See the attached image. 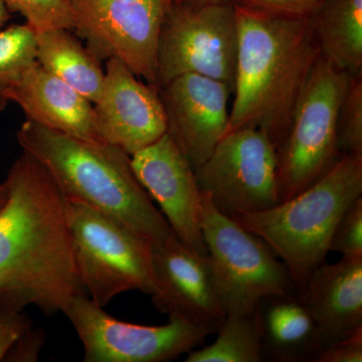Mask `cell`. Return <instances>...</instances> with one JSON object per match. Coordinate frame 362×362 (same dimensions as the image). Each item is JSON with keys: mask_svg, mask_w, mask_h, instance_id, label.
<instances>
[{"mask_svg": "<svg viewBox=\"0 0 362 362\" xmlns=\"http://www.w3.org/2000/svg\"><path fill=\"white\" fill-rule=\"evenodd\" d=\"M6 181L8 197L0 211V303L20 310L33 305L47 315L64 312L74 298L86 294L66 195L25 152Z\"/></svg>", "mask_w": 362, "mask_h": 362, "instance_id": "6da1fadb", "label": "cell"}, {"mask_svg": "<svg viewBox=\"0 0 362 362\" xmlns=\"http://www.w3.org/2000/svg\"><path fill=\"white\" fill-rule=\"evenodd\" d=\"M238 54L226 133L265 132L279 148L321 52L309 18H288L235 6ZM225 134V135H226Z\"/></svg>", "mask_w": 362, "mask_h": 362, "instance_id": "7a4b0ae2", "label": "cell"}, {"mask_svg": "<svg viewBox=\"0 0 362 362\" xmlns=\"http://www.w3.org/2000/svg\"><path fill=\"white\" fill-rule=\"evenodd\" d=\"M66 197L106 214L150 243L175 233L136 177L131 156L113 145L64 134L26 120L16 132Z\"/></svg>", "mask_w": 362, "mask_h": 362, "instance_id": "3957f363", "label": "cell"}, {"mask_svg": "<svg viewBox=\"0 0 362 362\" xmlns=\"http://www.w3.org/2000/svg\"><path fill=\"white\" fill-rule=\"evenodd\" d=\"M361 195L362 156H343L329 173L291 199L230 218L265 240L284 264L298 295L330 252L337 221Z\"/></svg>", "mask_w": 362, "mask_h": 362, "instance_id": "277c9868", "label": "cell"}, {"mask_svg": "<svg viewBox=\"0 0 362 362\" xmlns=\"http://www.w3.org/2000/svg\"><path fill=\"white\" fill-rule=\"evenodd\" d=\"M350 78L322 54L314 64L277 149L279 202L303 192L341 159L338 115Z\"/></svg>", "mask_w": 362, "mask_h": 362, "instance_id": "5b68a950", "label": "cell"}, {"mask_svg": "<svg viewBox=\"0 0 362 362\" xmlns=\"http://www.w3.org/2000/svg\"><path fill=\"white\" fill-rule=\"evenodd\" d=\"M202 230L226 315L251 313L273 298L297 296L287 269L265 240L221 213L204 194Z\"/></svg>", "mask_w": 362, "mask_h": 362, "instance_id": "8992f818", "label": "cell"}, {"mask_svg": "<svg viewBox=\"0 0 362 362\" xmlns=\"http://www.w3.org/2000/svg\"><path fill=\"white\" fill-rule=\"evenodd\" d=\"M81 284L93 302L105 307L131 290L154 296L152 243L83 202L66 197Z\"/></svg>", "mask_w": 362, "mask_h": 362, "instance_id": "52a82bcc", "label": "cell"}, {"mask_svg": "<svg viewBox=\"0 0 362 362\" xmlns=\"http://www.w3.org/2000/svg\"><path fill=\"white\" fill-rule=\"evenodd\" d=\"M238 25L233 4H171L159 35L158 90L173 78L197 74L235 86Z\"/></svg>", "mask_w": 362, "mask_h": 362, "instance_id": "ba28073f", "label": "cell"}, {"mask_svg": "<svg viewBox=\"0 0 362 362\" xmlns=\"http://www.w3.org/2000/svg\"><path fill=\"white\" fill-rule=\"evenodd\" d=\"M75 328L85 362H166L188 354L216 332L211 326L169 316L168 324L145 326L117 320L88 295L63 312Z\"/></svg>", "mask_w": 362, "mask_h": 362, "instance_id": "9c48e42d", "label": "cell"}, {"mask_svg": "<svg viewBox=\"0 0 362 362\" xmlns=\"http://www.w3.org/2000/svg\"><path fill=\"white\" fill-rule=\"evenodd\" d=\"M277 149L252 127L226 133L195 173L202 194L226 216L258 213L279 204Z\"/></svg>", "mask_w": 362, "mask_h": 362, "instance_id": "30bf717a", "label": "cell"}, {"mask_svg": "<svg viewBox=\"0 0 362 362\" xmlns=\"http://www.w3.org/2000/svg\"><path fill=\"white\" fill-rule=\"evenodd\" d=\"M74 28L101 59H117L157 87L156 59L170 0H69Z\"/></svg>", "mask_w": 362, "mask_h": 362, "instance_id": "8fae6325", "label": "cell"}, {"mask_svg": "<svg viewBox=\"0 0 362 362\" xmlns=\"http://www.w3.org/2000/svg\"><path fill=\"white\" fill-rule=\"evenodd\" d=\"M93 106L99 141L130 156L168 131L158 90L117 59L107 61L103 87Z\"/></svg>", "mask_w": 362, "mask_h": 362, "instance_id": "7c38bea8", "label": "cell"}, {"mask_svg": "<svg viewBox=\"0 0 362 362\" xmlns=\"http://www.w3.org/2000/svg\"><path fill=\"white\" fill-rule=\"evenodd\" d=\"M158 92L165 112L166 133L197 171L226 134L233 90L214 78L187 74Z\"/></svg>", "mask_w": 362, "mask_h": 362, "instance_id": "4fadbf2b", "label": "cell"}, {"mask_svg": "<svg viewBox=\"0 0 362 362\" xmlns=\"http://www.w3.org/2000/svg\"><path fill=\"white\" fill-rule=\"evenodd\" d=\"M136 177L160 206L177 239L206 256L202 237V194L194 168L165 133L131 156Z\"/></svg>", "mask_w": 362, "mask_h": 362, "instance_id": "5bb4252c", "label": "cell"}, {"mask_svg": "<svg viewBox=\"0 0 362 362\" xmlns=\"http://www.w3.org/2000/svg\"><path fill=\"white\" fill-rule=\"evenodd\" d=\"M157 310L218 330L226 312L206 256L185 246L176 235L152 244Z\"/></svg>", "mask_w": 362, "mask_h": 362, "instance_id": "9a60e30c", "label": "cell"}, {"mask_svg": "<svg viewBox=\"0 0 362 362\" xmlns=\"http://www.w3.org/2000/svg\"><path fill=\"white\" fill-rule=\"evenodd\" d=\"M297 298L313 322L318 354L362 328V255L321 264Z\"/></svg>", "mask_w": 362, "mask_h": 362, "instance_id": "2e32d148", "label": "cell"}, {"mask_svg": "<svg viewBox=\"0 0 362 362\" xmlns=\"http://www.w3.org/2000/svg\"><path fill=\"white\" fill-rule=\"evenodd\" d=\"M7 98L21 107L26 120L81 139L99 141L92 102L37 61L26 69Z\"/></svg>", "mask_w": 362, "mask_h": 362, "instance_id": "e0dca14e", "label": "cell"}, {"mask_svg": "<svg viewBox=\"0 0 362 362\" xmlns=\"http://www.w3.org/2000/svg\"><path fill=\"white\" fill-rule=\"evenodd\" d=\"M262 358L314 361L318 356L313 322L297 296L262 302Z\"/></svg>", "mask_w": 362, "mask_h": 362, "instance_id": "ac0fdd59", "label": "cell"}, {"mask_svg": "<svg viewBox=\"0 0 362 362\" xmlns=\"http://www.w3.org/2000/svg\"><path fill=\"white\" fill-rule=\"evenodd\" d=\"M321 54L354 76L362 71V0H326L310 18Z\"/></svg>", "mask_w": 362, "mask_h": 362, "instance_id": "d6986e66", "label": "cell"}, {"mask_svg": "<svg viewBox=\"0 0 362 362\" xmlns=\"http://www.w3.org/2000/svg\"><path fill=\"white\" fill-rule=\"evenodd\" d=\"M65 28L35 33L37 62L93 104L104 84L100 59Z\"/></svg>", "mask_w": 362, "mask_h": 362, "instance_id": "ffe728a7", "label": "cell"}, {"mask_svg": "<svg viewBox=\"0 0 362 362\" xmlns=\"http://www.w3.org/2000/svg\"><path fill=\"white\" fill-rule=\"evenodd\" d=\"M214 343L188 352L185 362H259L262 358L261 306L251 313L228 314Z\"/></svg>", "mask_w": 362, "mask_h": 362, "instance_id": "44dd1931", "label": "cell"}, {"mask_svg": "<svg viewBox=\"0 0 362 362\" xmlns=\"http://www.w3.org/2000/svg\"><path fill=\"white\" fill-rule=\"evenodd\" d=\"M35 32L28 23L0 30V114L8 104L9 90L37 61Z\"/></svg>", "mask_w": 362, "mask_h": 362, "instance_id": "7402d4cb", "label": "cell"}, {"mask_svg": "<svg viewBox=\"0 0 362 362\" xmlns=\"http://www.w3.org/2000/svg\"><path fill=\"white\" fill-rule=\"evenodd\" d=\"M337 141L341 156H362V71L351 76L337 123Z\"/></svg>", "mask_w": 362, "mask_h": 362, "instance_id": "603a6c76", "label": "cell"}, {"mask_svg": "<svg viewBox=\"0 0 362 362\" xmlns=\"http://www.w3.org/2000/svg\"><path fill=\"white\" fill-rule=\"evenodd\" d=\"M9 11L21 13L35 33L74 28L69 0H4Z\"/></svg>", "mask_w": 362, "mask_h": 362, "instance_id": "cb8c5ba5", "label": "cell"}, {"mask_svg": "<svg viewBox=\"0 0 362 362\" xmlns=\"http://www.w3.org/2000/svg\"><path fill=\"white\" fill-rule=\"evenodd\" d=\"M330 251L342 256L362 255V195L343 213L333 230Z\"/></svg>", "mask_w": 362, "mask_h": 362, "instance_id": "d4e9b609", "label": "cell"}, {"mask_svg": "<svg viewBox=\"0 0 362 362\" xmlns=\"http://www.w3.org/2000/svg\"><path fill=\"white\" fill-rule=\"evenodd\" d=\"M326 0H233L235 6L288 18H310Z\"/></svg>", "mask_w": 362, "mask_h": 362, "instance_id": "484cf974", "label": "cell"}, {"mask_svg": "<svg viewBox=\"0 0 362 362\" xmlns=\"http://www.w3.org/2000/svg\"><path fill=\"white\" fill-rule=\"evenodd\" d=\"M32 326V320L23 310L0 303V361H4L13 343Z\"/></svg>", "mask_w": 362, "mask_h": 362, "instance_id": "4316f807", "label": "cell"}, {"mask_svg": "<svg viewBox=\"0 0 362 362\" xmlns=\"http://www.w3.org/2000/svg\"><path fill=\"white\" fill-rule=\"evenodd\" d=\"M47 334L42 328L33 326L21 335L9 349L4 361L6 362H35L39 359L40 354L44 347Z\"/></svg>", "mask_w": 362, "mask_h": 362, "instance_id": "83f0119b", "label": "cell"}, {"mask_svg": "<svg viewBox=\"0 0 362 362\" xmlns=\"http://www.w3.org/2000/svg\"><path fill=\"white\" fill-rule=\"evenodd\" d=\"M362 328L319 352L314 362H361Z\"/></svg>", "mask_w": 362, "mask_h": 362, "instance_id": "f1b7e54d", "label": "cell"}, {"mask_svg": "<svg viewBox=\"0 0 362 362\" xmlns=\"http://www.w3.org/2000/svg\"><path fill=\"white\" fill-rule=\"evenodd\" d=\"M171 4L187 6H206V4H232L233 0H170Z\"/></svg>", "mask_w": 362, "mask_h": 362, "instance_id": "f546056e", "label": "cell"}, {"mask_svg": "<svg viewBox=\"0 0 362 362\" xmlns=\"http://www.w3.org/2000/svg\"><path fill=\"white\" fill-rule=\"evenodd\" d=\"M9 20H11V13H9V9L7 8L4 0H0V30H1L2 28H4L7 21Z\"/></svg>", "mask_w": 362, "mask_h": 362, "instance_id": "4dcf8cb0", "label": "cell"}, {"mask_svg": "<svg viewBox=\"0 0 362 362\" xmlns=\"http://www.w3.org/2000/svg\"><path fill=\"white\" fill-rule=\"evenodd\" d=\"M7 197H8V187H7L6 181L0 183V211L6 204Z\"/></svg>", "mask_w": 362, "mask_h": 362, "instance_id": "1f68e13d", "label": "cell"}]
</instances>
